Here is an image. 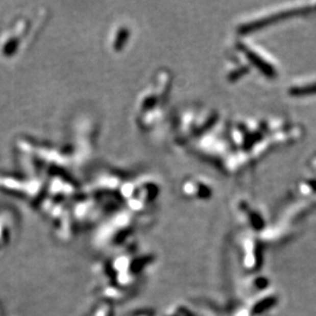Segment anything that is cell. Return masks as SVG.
I'll list each match as a JSON object with an SVG mask.
<instances>
[{
	"label": "cell",
	"instance_id": "cell-3",
	"mask_svg": "<svg viewBox=\"0 0 316 316\" xmlns=\"http://www.w3.org/2000/svg\"><path fill=\"white\" fill-rule=\"evenodd\" d=\"M288 93L294 98H303V96H310L316 94V81L308 83H297V85L289 87Z\"/></svg>",
	"mask_w": 316,
	"mask_h": 316
},
{
	"label": "cell",
	"instance_id": "cell-2",
	"mask_svg": "<svg viewBox=\"0 0 316 316\" xmlns=\"http://www.w3.org/2000/svg\"><path fill=\"white\" fill-rule=\"evenodd\" d=\"M238 50L245 55V58L249 60L252 66L257 68L259 71H261L263 77L269 79L277 78L278 71L275 69V67L272 65L271 61H269V60L263 57L260 52L255 50L254 47L246 45V43L244 42H240L238 43Z\"/></svg>",
	"mask_w": 316,
	"mask_h": 316
},
{
	"label": "cell",
	"instance_id": "cell-1",
	"mask_svg": "<svg viewBox=\"0 0 316 316\" xmlns=\"http://www.w3.org/2000/svg\"><path fill=\"white\" fill-rule=\"evenodd\" d=\"M311 12H316V4H313V5H307V4H303V5H295V6L286 7V9L271 12V13L263 14L261 15V17L254 18V19L250 20V21L241 23V25L239 26V32L241 34L252 33V32L265 29L266 26L272 25V23L280 22V21H282V20H286L287 18L297 17V15L309 14L311 13Z\"/></svg>",
	"mask_w": 316,
	"mask_h": 316
},
{
	"label": "cell",
	"instance_id": "cell-4",
	"mask_svg": "<svg viewBox=\"0 0 316 316\" xmlns=\"http://www.w3.org/2000/svg\"><path fill=\"white\" fill-rule=\"evenodd\" d=\"M314 163H315V165H316V157L314 158Z\"/></svg>",
	"mask_w": 316,
	"mask_h": 316
}]
</instances>
